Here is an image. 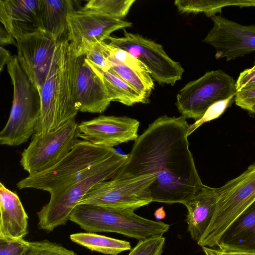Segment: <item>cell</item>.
<instances>
[{
    "mask_svg": "<svg viewBox=\"0 0 255 255\" xmlns=\"http://www.w3.org/2000/svg\"><path fill=\"white\" fill-rule=\"evenodd\" d=\"M189 126L182 116L158 118L134 141L125 163L112 178L152 174V202L184 205L204 186L189 149Z\"/></svg>",
    "mask_w": 255,
    "mask_h": 255,
    "instance_id": "1",
    "label": "cell"
},
{
    "mask_svg": "<svg viewBox=\"0 0 255 255\" xmlns=\"http://www.w3.org/2000/svg\"><path fill=\"white\" fill-rule=\"evenodd\" d=\"M71 49L67 36L59 40L38 93L40 110L34 133L54 130L75 119L79 111L72 96Z\"/></svg>",
    "mask_w": 255,
    "mask_h": 255,
    "instance_id": "2",
    "label": "cell"
},
{
    "mask_svg": "<svg viewBox=\"0 0 255 255\" xmlns=\"http://www.w3.org/2000/svg\"><path fill=\"white\" fill-rule=\"evenodd\" d=\"M128 155L116 151L112 155L81 172L37 212L39 229L47 232L64 225L74 209L96 184L111 179L125 163Z\"/></svg>",
    "mask_w": 255,
    "mask_h": 255,
    "instance_id": "3",
    "label": "cell"
},
{
    "mask_svg": "<svg viewBox=\"0 0 255 255\" xmlns=\"http://www.w3.org/2000/svg\"><path fill=\"white\" fill-rule=\"evenodd\" d=\"M89 233L113 232L139 240L167 232L170 225L139 216L130 209L77 205L70 220Z\"/></svg>",
    "mask_w": 255,
    "mask_h": 255,
    "instance_id": "4",
    "label": "cell"
},
{
    "mask_svg": "<svg viewBox=\"0 0 255 255\" xmlns=\"http://www.w3.org/2000/svg\"><path fill=\"white\" fill-rule=\"evenodd\" d=\"M13 87L12 104L7 123L0 132V144L17 146L26 142L35 133L40 101L28 77L13 55L6 64Z\"/></svg>",
    "mask_w": 255,
    "mask_h": 255,
    "instance_id": "5",
    "label": "cell"
},
{
    "mask_svg": "<svg viewBox=\"0 0 255 255\" xmlns=\"http://www.w3.org/2000/svg\"><path fill=\"white\" fill-rule=\"evenodd\" d=\"M215 190L217 200L213 218L197 242L201 247H217L229 226L255 201V162L239 176Z\"/></svg>",
    "mask_w": 255,
    "mask_h": 255,
    "instance_id": "6",
    "label": "cell"
},
{
    "mask_svg": "<svg viewBox=\"0 0 255 255\" xmlns=\"http://www.w3.org/2000/svg\"><path fill=\"white\" fill-rule=\"evenodd\" d=\"M116 150L79 140L67 155L51 168L28 175L20 180L17 187L21 190L33 188L46 191L50 196L62 189L71 180L85 169L112 155Z\"/></svg>",
    "mask_w": 255,
    "mask_h": 255,
    "instance_id": "7",
    "label": "cell"
},
{
    "mask_svg": "<svg viewBox=\"0 0 255 255\" xmlns=\"http://www.w3.org/2000/svg\"><path fill=\"white\" fill-rule=\"evenodd\" d=\"M236 81L222 70L208 71L178 93L175 105L185 119L199 120L215 103L235 96Z\"/></svg>",
    "mask_w": 255,
    "mask_h": 255,
    "instance_id": "8",
    "label": "cell"
},
{
    "mask_svg": "<svg viewBox=\"0 0 255 255\" xmlns=\"http://www.w3.org/2000/svg\"><path fill=\"white\" fill-rule=\"evenodd\" d=\"M76 118L46 133H34L21 153L20 164L29 175L44 172L58 163L79 140Z\"/></svg>",
    "mask_w": 255,
    "mask_h": 255,
    "instance_id": "9",
    "label": "cell"
},
{
    "mask_svg": "<svg viewBox=\"0 0 255 255\" xmlns=\"http://www.w3.org/2000/svg\"><path fill=\"white\" fill-rule=\"evenodd\" d=\"M152 174L126 180L111 178L94 185L78 204L135 210L152 202Z\"/></svg>",
    "mask_w": 255,
    "mask_h": 255,
    "instance_id": "10",
    "label": "cell"
},
{
    "mask_svg": "<svg viewBox=\"0 0 255 255\" xmlns=\"http://www.w3.org/2000/svg\"><path fill=\"white\" fill-rule=\"evenodd\" d=\"M107 39L110 45L128 51L141 62L158 84L173 86L182 79L184 69L181 65L172 59L162 46L154 41L125 29L124 36H110Z\"/></svg>",
    "mask_w": 255,
    "mask_h": 255,
    "instance_id": "11",
    "label": "cell"
},
{
    "mask_svg": "<svg viewBox=\"0 0 255 255\" xmlns=\"http://www.w3.org/2000/svg\"><path fill=\"white\" fill-rule=\"evenodd\" d=\"M67 20V38L72 53L77 56L85 55L114 31L132 25L130 22L82 8L70 13Z\"/></svg>",
    "mask_w": 255,
    "mask_h": 255,
    "instance_id": "12",
    "label": "cell"
},
{
    "mask_svg": "<svg viewBox=\"0 0 255 255\" xmlns=\"http://www.w3.org/2000/svg\"><path fill=\"white\" fill-rule=\"evenodd\" d=\"M70 62L72 96L75 107L82 112L103 113L112 100L101 75L85 55L75 56L71 49Z\"/></svg>",
    "mask_w": 255,
    "mask_h": 255,
    "instance_id": "13",
    "label": "cell"
},
{
    "mask_svg": "<svg viewBox=\"0 0 255 255\" xmlns=\"http://www.w3.org/2000/svg\"><path fill=\"white\" fill-rule=\"evenodd\" d=\"M211 18L213 27L203 42L215 48L216 59L229 61L255 51V25H242L217 15Z\"/></svg>",
    "mask_w": 255,
    "mask_h": 255,
    "instance_id": "14",
    "label": "cell"
},
{
    "mask_svg": "<svg viewBox=\"0 0 255 255\" xmlns=\"http://www.w3.org/2000/svg\"><path fill=\"white\" fill-rule=\"evenodd\" d=\"M16 41L19 65L38 94L58 41L45 32L40 31Z\"/></svg>",
    "mask_w": 255,
    "mask_h": 255,
    "instance_id": "15",
    "label": "cell"
},
{
    "mask_svg": "<svg viewBox=\"0 0 255 255\" xmlns=\"http://www.w3.org/2000/svg\"><path fill=\"white\" fill-rule=\"evenodd\" d=\"M139 122L128 117L100 116L78 125L79 137L90 143L109 148L138 137Z\"/></svg>",
    "mask_w": 255,
    "mask_h": 255,
    "instance_id": "16",
    "label": "cell"
},
{
    "mask_svg": "<svg viewBox=\"0 0 255 255\" xmlns=\"http://www.w3.org/2000/svg\"><path fill=\"white\" fill-rule=\"evenodd\" d=\"M42 0H0V20L16 40L44 31L41 16Z\"/></svg>",
    "mask_w": 255,
    "mask_h": 255,
    "instance_id": "17",
    "label": "cell"
},
{
    "mask_svg": "<svg viewBox=\"0 0 255 255\" xmlns=\"http://www.w3.org/2000/svg\"><path fill=\"white\" fill-rule=\"evenodd\" d=\"M0 240L23 239L28 233V219L17 194L0 183Z\"/></svg>",
    "mask_w": 255,
    "mask_h": 255,
    "instance_id": "18",
    "label": "cell"
},
{
    "mask_svg": "<svg viewBox=\"0 0 255 255\" xmlns=\"http://www.w3.org/2000/svg\"><path fill=\"white\" fill-rule=\"evenodd\" d=\"M217 247L227 251L255 253V201L229 226Z\"/></svg>",
    "mask_w": 255,
    "mask_h": 255,
    "instance_id": "19",
    "label": "cell"
},
{
    "mask_svg": "<svg viewBox=\"0 0 255 255\" xmlns=\"http://www.w3.org/2000/svg\"><path fill=\"white\" fill-rule=\"evenodd\" d=\"M215 188L205 185L184 205L187 209L185 221L192 239L197 243L209 227L216 208Z\"/></svg>",
    "mask_w": 255,
    "mask_h": 255,
    "instance_id": "20",
    "label": "cell"
},
{
    "mask_svg": "<svg viewBox=\"0 0 255 255\" xmlns=\"http://www.w3.org/2000/svg\"><path fill=\"white\" fill-rule=\"evenodd\" d=\"M75 10L71 0H42L41 16L44 31L56 41L68 33V14Z\"/></svg>",
    "mask_w": 255,
    "mask_h": 255,
    "instance_id": "21",
    "label": "cell"
},
{
    "mask_svg": "<svg viewBox=\"0 0 255 255\" xmlns=\"http://www.w3.org/2000/svg\"><path fill=\"white\" fill-rule=\"evenodd\" d=\"M87 60L101 75L112 101H117L128 106L139 103L146 104L149 102L148 99L118 76L111 69L108 71H103Z\"/></svg>",
    "mask_w": 255,
    "mask_h": 255,
    "instance_id": "22",
    "label": "cell"
},
{
    "mask_svg": "<svg viewBox=\"0 0 255 255\" xmlns=\"http://www.w3.org/2000/svg\"><path fill=\"white\" fill-rule=\"evenodd\" d=\"M71 240L92 251L105 255H118L131 249L128 242L92 233H79L70 235Z\"/></svg>",
    "mask_w": 255,
    "mask_h": 255,
    "instance_id": "23",
    "label": "cell"
},
{
    "mask_svg": "<svg viewBox=\"0 0 255 255\" xmlns=\"http://www.w3.org/2000/svg\"><path fill=\"white\" fill-rule=\"evenodd\" d=\"M174 4L181 13H203L208 17L221 12L222 8L228 6H248V0H176Z\"/></svg>",
    "mask_w": 255,
    "mask_h": 255,
    "instance_id": "24",
    "label": "cell"
},
{
    "mask_svg": "<svg viewBox=\"0 0 255 255\" xmlns=\"http://www.w3.org/2000/svg\"><path fill=\"white\" fill-rule=\"evenodd\" d=\"M111 69L121 78L149 100L154 84L150 74L109 61Z\"/></svg>",
    "mask_w": 255,
    "mask_h": 255,
    "instance_id": "25",
    "label": "cell"
},
{
    "mask_svg": "<svg viewBox=\"0 0 255 255\" xmlns=\"http://www.w3.org/2000/svg\"><path fill=\"white\" fill-rule=\"evenodd\" d=\"M135 1V0H90L82 9L122 19L127 16Z\"/></svg>",
    "mask_w": 255,
    "mask_h": 255,
    "instance_id": "26",
    "label": "cell"
},
{
    "mask_svg": "<svg viewBox=\"0 0 255 255\" xmlns=\"http://www.w3.org/2000/svg\"><path fill=\"white\" fill-rule=\"evenodd\" d=\"M102 44L108 60L149 73L145 65L128 51L112 46L105 41L102 42Z\"/></svg>",
    "mask_w": 255,
    "mask_h": 255,
    "instance_id": "27",
    "label": "cell"
},
{
    "mask_svg": "<svg viewBox=\"0 0 255 255\" xmlns=\"http://www.w3.org/2000/svg\"><path fill=\"white\" fill-rule=\"evenodd\" d=\"M23 255H77L73 251L47 240L29 242V247Z\"/></svg>",
    "mask_w": 255,
    "mask_h": 255,
    "instance_id": "28",
    "label": "cell"
},
{
    "mask_svg": "<svg viewBox=\"0 0 255 255\" xmlns=\"http://www.w3.org/2000/svg\"><path fill=\"white\" fill-rule=\"evenodd\" d=\"M165 242V238L162 235L139 240L128 255H161Z\"/></svg>",
    "mask_w": 255,
    "mask_h": 255,
    "instance_id": "29",
    "label": "cell"
},
{
    "mask_svg": "<svg viewBox=\"0 0 255 255\" xmlns=\"http://www.w3.org/2000/svg\"><path fill=\"white\" fill-rule=\"evenodd\" d=\"M235 96L224 100L217 102L207 110L203 116L194 124L189 125L187 132L188 136L203 124L218 118L234 102Z\"/></svg>",
    "mask_w": 255,
    "mask_h": 255,
    "instance_id": "30",
    "label": "cell"
},
{
    "mask_svg": "<svg viewBox=\"0 0 255 255\" xmlns=\"http://www.w3.org/2000/svg\"><path fill=\"white\" fill-rule=\"evenodd\" d=\"M29 247V242L23 239L0 240V255H23Z\"/></svg>",
    "mask_w": 255,
    "mask_h": 255,
    "instance_id": "31",
    "label": "cell"
},
{
    "mask_svg": "<svg viewBox=\"0 0 255 255\" xmlns=\"http://www.w3.org/2000/svg\"><path fill=\"white\" fill-rule=\"evenodd\" d=\"M85 55L87 59L103 71H108L111 69V65L105 53L102 42L96 44Z\"/></svg>",
    "mask_w": 255,
    "mask_h": 255,
    "instance_id": "32",
    "label": "cell"
},
{
    "mask_svg": "<svg viewBox=\"0 0 255 255\" xmlns=\"http://www.w3.org/2000/svg\"><path fill=\"white\" fill-rule=\"evenodd\" d=\"M237 93L255 90V68L246 69L240 73L236 80Z\"/></svg>",
    "mask_w": 255,
    "mask_h": 255,
    "instance_id": "33",
    "label": "cell"
},
{
    "mask_svg": "<svg viewBox=\"0 0 255 255\" xmlns=\"http://www.w3.org/2000/svg\"><path fill=\"white\" fill-rule=\"evenodd\" d=\"M237 106L250 114H255V90L237 93L234 99Z\"/></svg>",
    "mask_w": 255,
    "mask_h": 255,
    "instance_id": "34",
    "label": "cell"
},
{
    "mask_svg": "<svg viewBox=\"0 0 255 255\" xmlns=\"http://www.w3.org/2000/svg\"><path fill=\"white\" fill-rule=\"evenodd\" d=\"M202 248L205 255H255L254 253L227 251L207 247H202Z\"/></svg>",
    "mask_w": 255,
    "mask_h": 255,
    "instance_id": "35",
    "label": "cell"
},
{
    "mask_svg": "<svg viewBox=\"0 0 255 255\" xmlns=\"http://www.w3.org/2000/svg\"><path fill=\"white\" fill-rule=\"evenodd\" d=\"M15 39L5 29L0 28V46L7 44H15Z\"/></svg>",
    "mask_w": 255,
    "mask_h": 255,
    "instance_id": "36",
    "label": "cell"
},
{
    "mask_svg": "<svg viewBox=\"0 0 255 255\" xmlns=\"http://www.w3.org/2000/svg\"><path fill=\"white\" fill-rule=\"evenodd\" d=\"M0 71L1 72L3 67L6 65L11 59L12 56H11L9 51L3 48L2 46L0 47Z\"/></svg>",
    "mask_w": 255,
    "mask_h": 255,
    "instance_id": "37",
    "label": "cell"
},
{
    "mask_svg": "<svg viewBox=\"0 0 255 255\" xmlns=\"http://www.w3.org/2000/svg\"><path fill=\"white\" fill-rule=\"evenodd\" d=\"M154 216L157 220L163 219L165 217L166 213L163 207L157 209L155 211Z\"/></svg>",
    "mask_w": 255,
    "mask_h": 255,
    "instance_id": "38",
    "label": "cell"
},
{
    "mask_svg": "<svg viewBox=\"0 0 255 255\" xmlns=\"http://www.w3.org/2000/svg\"><path fill=\"white\" fill-rule=\"evenodd\" d=\"M253 67L255 68V64Z\"/></svg>",
    "mask_w": 255,
    "mask_h": 255,
    "instance_id": "39",
    "label": "cell"
}]
</instances>
